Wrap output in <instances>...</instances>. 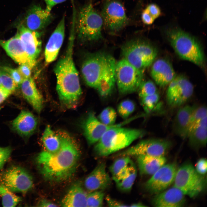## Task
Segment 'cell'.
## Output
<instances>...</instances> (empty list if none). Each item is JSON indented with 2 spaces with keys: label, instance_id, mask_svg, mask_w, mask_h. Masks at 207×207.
<instances>
[{
  "label": "cell",
  "instance_id": "obj_1",
  "mask_svg": "<svg viewBox=\"0 0 207 207\" xmlns=\"http://www.w3.org/2000/svg\"><path fill=\"white\" fill-rule=\"evenodd\" d=\"M61 142L60 149L54 153L43 151L38 155L36 161L39 171L49 181L60 182L68 179L76 168L80 151L76 141L68 133L57 134Z\"/></svg>",
  "mask_w": 207,
  "mask_h": 207
},
{
  "label": "cell",
  "instance_id": "obj_2",
  "mask_svg": "<svg viewBox=\"0 0 207 207\" xmlns=\"http://www.w3.org/2000/svg\"><path fill=\"white\" fill-rule=\"evenodd\" d=\"M71 28L65 53L54 68L59 99L61 103L68 108L76 106L82 94L78 74L73 58L75 28L74 26Z\"/></svg>",
  "mask_w": 207,
  "mask_h": 207
},
{
  "label": "cell",
  "instance_id": "obj_3",
  "mask_svg": "<svg viewBox=\"0 0 207 207\" xmlns=\"http://www.w3.org/2000/svg\"><path fill=\"white\" fill-rule=\"evenodd\" d=\"M146 134L139 129H131L118 126L107 131L96 143L94 152L98 156H108L131 144Z\"/></svg>",
  "mask_w": 207,
  "mask_h": 207
},
{
  "label": "cell",
  "instance_id": "obj_4",
  "mask_svg": "<svg viewBox=\"0 0 207 207\" xmlns=\"http://www.w3.org/2000/svg\"><path fill=\"white\" fill-rule=\"evenodd\" d=\"M165 33L171 46L180 57L199 66L204 65L203 50L195 37L177 27L168 28Z\"/></svg>",
  "mask_w": 207,
  "mask_h": 207
},
{
  "label": "cell",
  "instance_id": "obj_5",
  "mask_svg": "<svg viewBox=\"0 0 207 207\" xmlns=\"http://www.w3.org/2000/svg\"><path fill=\"white\" fill-rule=\"evenodd\" d=\"M103 22L100 15L89 3L76 15L75 29L79 38L83 41L98 40L102 38Z\"/></svg>",
  "mask_w": 207,
  "mask_h": 207
},
{
  "label": "cell",
  "instance_id": "obj_6",
  "mask_svg": "<svg viewBox=\"0 0 207 207\" xmlns=\"http://www.w3.org/2000/svg\"><path fill=\"white\" fill-rule=\"evenodd\" d=\"M121 51L123 59L143 71L153 63L158 53L154 47L140 39L126 42L122 46Z\"/></svg>",
  "mask_w": 207,
  "mask_h": 207
},
{
  "label": "cell",
  "instance_id": "obj_7",
  "mask_svg": "<svg viewBox=\"0 0 207 207\" xmlns=\"http://www.w3.org/2000/svg\"><path fill=\"white\" fill-rule=\"evenodd\" d=\"M202 175L197 172L190 162H186L177 169L174 186L185 195L195 198L202 191L205 186V179Z\"/></svg>",
  "mask_w": 207,
  "mask_h": 207
},
{
  "label": "cell",
  "instance_id": "obj_8",
  "mask_svg": "<svg viewBox=\"0 0 207 207\" xmlns=\"http://www.w3.org/2000/svg\"><path fill=\"white\" fill-rule=\"evenodd\" d=\"M143 72L124 59L116 63V81L120 93L127 94L137 91L143 81Z\"/></svg>",
  "mask_w": 207,
  "mask_h": 207
},
{
  "label": "cell",
  "instance_id": "obj_9",
  "mask_svg": "<svg viewBox=\"0 0 207 207\" xmlns=\"http://www.w3.org/2000/svg\"><path fill=\"white\" fill-rule=\"evenodd\" d=\"M109 55L103 52H96L89 55L84 61L81 72L88 86L97 89Z\"/></svg>",
  "mask_w": 207,
  "mask_h": 207
},
{
  "label": "cell",
  "instance_id": "obj_10",
  "mask_svg": "<svg viewBox=\"0 0 207 207\" xmlns=\"http://www.w3.org/2000/svg\"><path fill=\"white\" fill-rule=\"evenodd\" d=\"M0 182L11 191L25 193L33 187L30 174L20 167L13 166L0 173Z\"/></svg>",
  "mask_w": 207,
  "mask_h": 207
},
{
  "label": "cell",
  "instance_id": "obj_11",
  "mask_svg": "<svg viewBox=\"0 0 207 207\" xmlns=\"http://www.w3.org/2000/svg\"><path fill=\"white\" fill-rule=\"evenodd\" d=\"M101 16L103 24L112 32L119 31L128 24L129 19L122 4L117 0H108L102 8Z\"/></svg>",
  "mask_w": 207,
  "mask_h": 207
},
{
  "label": "cell",
  "instance_id": "obj_12",
  "mask_svg": "<svg viewBox=\"0 0 207 207\" xmlns=\"http://www.w3.org/2000/svg\"><path fill=\"white\" fill-rule=\"evenodd\" d=\"M172 143L166 139L152 138L142 140L122 152L123 156L144 155L154 156H164L172 146Z\"/></svg>",
  "mask_w": 207,
  "mask_h": 207
},
{
  "label": "cell",
  "instance_id": "obj_13",
  "mask_svg": "<svg viewBox=\"0 0 207 207\" xmlns=\"http://www.w3.org/2000/svg\"><path fill=\"white\" fill-rule=\"evenodd\" d=\"M177 170L175 163L165 164L146 182L145 189L152 193L163 191L174 182Z\"/></svg>",
  "mask_w": 207,
  "mask_h": 207
},
{
  "label": "cell",
  "instance_id": "obj_14",
  "mask_svg": "<svg viewBox=\"0 0 207 207\" xmlns=\"http://www.w3.org/2000/svg\"><path fill=\"white\" fill-rule=\"evenodd\" d=\"M18 33L30 62L32 68L36 66L41 52L42 43L39 32L32 30L20 23L17 25Z\"/></svg>",
  "mask_w": 207,
  "mask_h": 207
},
{
  "label": "cell",
  "instance_id": "obj_15",
  "mask_svg": "<svg viewBox=\"0 0 207 207\" xmlns=\"http://www.w3.org/2000/svg\"><path fill=\"white\" fill-rule=\"evenodd\" d=\"M133 120L131 118L119 124L108 125L101 122L94 113L90 112L83 124V134L88 144L92 145L96 143L109 129L115 127L123 126Z\"/></svg>",
  "mask_w": 207,
  "mask_h": 207
},
{
  "label": "cell",
  "instance_id": "obj_16",
  "mask_svg": "<svg viewBox=\"0 0 207 207\" xmlns=\"http://www.w3.org/2000/svg\"><path fill=\"white\" fill-rule=\"evenodd\" d=\"M52 18L51 12L39 5H34L28 10L20 23L30 30L39 32L46 28Z\"/></svg>",
  "mask_w": 207,
  "mask_h": 207
},
{
  "label": "cell",
  "instance_id": "obj_17",
  "mask_svg": "<svg viewBox=\"0 0 207 207\" xmlns=\"http://www.w3.org/2000/svg\"><path fill=\"white\" fill-rule=\"evenodd\" d=\"M65 33V16L62 17L53 31L46 44L44 56L47 64L54 61L56 58L63 44Z\"/></svg>",
  "mask_w": 207,
  "mask_h": 207
},
{
  "label": "cell",
  "instance_id": "obj_18",
  "mask_svg": "<svg viewBox=\"0 0 207 207\" xmlns=\"http://www.w3.org/2000/svg\"><path fill=\"white\" fill-rule=\"evenodd\" d=\"M151 74L156 83L161 87L168 85L176 76L175 70L170 62L159 59L153 63Z\"/></svg>",
  "mask_w": 207,
  "mask_h": 207
},
{
  "label": "cell",
  "instance_id": "obj_19",
  "mask_svg": "<svg viewBox=\"0 0 207 207\" xmlns=\"http://www.w3.org/2000/svg\"><path fill=\"white\" fill-rule=\"evenodd\" d=\"M110 177L106 171L105 163L99 164L86 178L84 186L88 191L103 190L111 184Z\"/></svg>",
  "mask_w": 207,
  "mask_h": 207
},
{
  "label": "cell",
  "instance_id": "obj_20",
  "mask_svg": "<svg viewBox=\"0 0 207 207\" xmlns=\"http://www.w3.org/2000/svg\"><path fill=\"white\" fill-rule=\"evenodd\" d=\"M185 195L180 189L173 186L157 193L152 199V204L156 207H181L185 202Z\"/></svg>",
  "mask_w": 207,
  "mask_h": 207
},
{
  "label": "cell",
  "instance_id": "obj_21",
  "mask_svg": "<svg viewBox=\"0 0 207 207\" xmlns=\"http://www.w3.org/2000/svg\"><path fill=\"white\" fill-rule=\"evenodd\" d=\"M0 45L7 55L20 64H26L32 68L28 56L17 33L14 37L7 40L0 39Z\"/></svg>",
  "mask_w": 207,
  "mask_h": 207
},
{
  "label": "cell",
  "instance_id": "obj_22",
  "mask_svg": "<svg viewBox=\"0 0 207 207\" xmlns=\"http://www.w3.org/2000/svg\"><path fill=\"white\" fill-rule=\"evenodd\" d=\"M115 60L109 55L106 64L99 80L97 88L99 95L106 97L112 92L116 83L115 68Z\"/></svg>",
  "mask_w": 207,
  "mask_h": 207
},
{
  "label": "cell",
  "instance_id": "obj_23",
  "mask_svg": "<svg viewBox=\"0 0 207 207\" xmlns=\"http://www.w3.org/2000/svg\"><path fill=\"white\" fill-rule=\"evenodd\" d=\"M37 121L36 118L30 112L22 110L12 121V129L21 136L27 137L36 129Z\"/></svg>",
  "mask_w": 207,
  "mask_h": 207
},
{
  "label": "cell",
  "instance_id": "obj_24",
  "mask_svg": "<svg viewBox=\"0 0 207 207\" xmlns=\"http://www.w3.org/2000/svg\"><path fill=\"white\" fill-rule=\"evenodd\" d=\"M19 86L25 99L35 110L40 113L43 107V98L33 79L31 77L24 79Z\"/></svg>",
  "mask_w": 207,
  "mask_h": 207
},
{
  "label": "cell",
  "instance_id": "obj_25",
  "mask_svg": "<svg viewBox=\"0 0 207 207\" xmlns=\"http://www.w3.org/2000/svg\"><path fill=\"white\" fill-rule=\"evenodd\" d=\"M87 193L80 182L73 184L60 202L61 206L65 207H87Z\"/></svg>",
  "mask_w": 207,
  "mask_h": 207
},
{
  "label": "cell",
  "instance_id": "obj_26",
  "mask_svg": "<svg viewBox=\"0 0 207 207\" xmlns=\"http://www.w3.org/2000/svg\"><path fill=\"white\" fill-rule=\"evenodd\" d=\"M196 106L186 105L178 110L173 124V131L176 135L182 138H186L190 117Z\"/></svg>",
  "mask_w": 207,
  "mask_h": 207
},
{
  "label": "cell",
  "instance_id": "obj_27",
  "mask_svg": "<svg viewBox=\"0 0 207 207\" xmlns=\"http://www.w3.org/2000/svg\"><path fill=\"white\" fill-rule=\"evenodd\" d=\"M137 156L139 171L141 175H153L166 162L164 156L142 155Z\"/></svg>",
  "mask_w": 207,
  "mask_h": 207
},
{
  "label": "cell",
  "instance_id": "obj_28",
  "mask_svg": "<svg viewBox=\"0 0 207 207\" xmlns=\"http://www.w3.org/2000/svg\"><path fill=\"white\" fill-rule=\"evenodd\" d=\"M189 145L193 149L198 150L205 147L207 139V116L201 123L191 131L187 135Z\"/></svg>",
  "mask_w": 207,
  "mask_h": 207
},
{
  "label": "cell",
  "instance_id": "obj_29",
  "mask_svg": "<svg viewBox=\"0 0 207 207\" xmlns=\"http://www.w3.org/2000/svg\"><path fill=\"white\" fill-rule=\"evenodd\" d=\"M193 90L191 83L185 77L181 75L179 85L170 106L175 108L183 105L191 96Z\"/></svg>",
  "mask_w": 207,
  "mask_h": 207
},
{
  "label": "cell",
  "instance_id": "obj_30",
  "mask_svg": "<svg viewBox=\"0 0 207 207\" xmlns=\"http://www.w3.org/2000/svg\"><path fill=\"white\" fill-rule=\"evenodd\" d=\"M41 140L47 151L52 153H56L60 148L61 142L57 134L56 133L49 125L45 128Z\"/></svg>",
  "mask_w": 207,
  "mask_h": 207
},
{
  "label": "cell",
  "instance_id": "obj_31",
  "mask_svg": "<svg viewBox=\"0 0 207 207\" xmlns=\"http://www.w3.org/2000/svg\"><path fill=\"white\" fill-rule=\"evenodd\" d=\"M0 196L4 207L16 206L21 200V198L16 195L2 184L0 183Z\"/></svg>",
  "mask_w": 207,
  "mask_h": 207
},
{
  "label": "cell",
  "instance_id": "obj_32",
  "mask_svg": "<svg viewBox=\"0 0 207 207\" xmlns=\"http://www.w3.org/2000/svg\"><path fill=\"white\" fill-rule=\"evenodd\" d=\"M137 175L135 165L126 177L115 182L118 188L120 191L128 192L131 190Z\"/></svg>",
  "mask_w": 207,
  "mask_h": 207
},
{
  "label": "cell",
  "instance_id": "obj_33",
  "mask_svg": "<svg viewBox=\"0 0 207 207\" xmlns=\"http://www.w3.org/2000/svg\"><path fill=\"white\" fill-rule=\"evenodd\" d=\"M141 106L145 112L149 113L152 112L158 103L160 99L157 92L154 94L139 98Z\"/></svg>",
  "mask_w": 207,
  "mask_h": 207
},
{
  "label": "cell",
  "instance_id": "obj_34",
  "mask_svg": "<svg viewBox=\"0 0 207 207\" xmlns=\"http://www.w3.org/2000/svg\"><path fill=\"white\" fill-rule=\"evenodd\" d=\"M117 117L116 112L112 107H108L99 114L98 119L102 123L108 125L114 124Z\"/></svg>",
  "mask_w": 207,
  "mask_h": 207
},
{
  "label": "cell",
  "instance_id": "obj_35",
  "mask_svg": "<svg viewBox=\"0 0 207 207\" xmlns=\"http://www.w3.org/2000/svg\"><path fill=\"white\" fill-rule=\"evenodd\" d=\"M135 105L131 100L127 99L121 102L117 107V111L120 116L123 119H126L133 112Z\"/></svg>",
  "mask_w": 207,
  "mask_h": 207
},
{
  "label": "cell",
  "instance_id": "obj_36",
  "mask_svg": "<svg viewBox=\"0 0 207 207\" xmlns=\"http://www.w3.org/2000/svg\"><path fill=\"white\" fill-rule=\"evenodd\" d=\"M102 190L95 191L87 193V207H101L103 206L104 193Z\"/></svg>",
  "mask_w": 207,
  "mask_h": 207
},
{
  "label": "cell",
  "instance_id": "obj_37",
  "mask_svg": "<svg viewBox=\"0 0 207 207\" xmlns=\"http://www.w3.org/2000/svg\"><path fill=\"white\" fill-rule=\"evenodd\" d=\"M207 116V110L205 106H196L191 115L187 135L189 130L196 123Z\"/></svg>",
  "mask_w": 207,
  "mask_h": 207
},
{
  "label": "cell",
  "instance_id": "obj_38",
  "mask_svg": "<svg viewBox=\"0 0 207 207\" xmlns=\"http://www.w3.org/2000/svg\"><path fill=\"white\" fill-rule=\"evenodd\" d=\"M157 91L155 84L150 80L142 81L137 90L139 98L154 94L157 92Z\"/></svg>",
  "mask_w": 207,
  "mask_h": 207
},
{
  "label": "cell",
  "instance_id": "obj_39",
  "mask_svg": "<svg viewBox=\"0 0 207 207\" xmlns=\"http://www.w3.org/2000/svg\"><path fill=\"white\" fill-rule=\"evenodd\" d=\"M124 157L117 159L110 168L112 178L116 177L124 168L132 161L129 156Z\"/></svg>",
  "mask_w": 207,
  "mask_h": 207
},
{
  "label": "cell",
  "instance_id": "obj_40",
  "mask_svg": "<svg viewBox=\"0 0 207 207\" xmlns=\"http://www.w3.org/2000/svg\"><path fill=\"white\" fill-rule=\"evenodd\" d=\"M2 87L12 93L18 86L10 75L1 69L0 70Z\"/></svg>",
  "mask_w": 207,
  "mask_h": 207
},
{
  "label": "cell",
  "instance_id": "obj_41",
  "mask_svg": "<svg viewBox=\"0 0 207 207\" xmlns=\"http://www.w3.org/2000/svg\"><path fill=\"white\" fill-rule=\"evenodd\" d=\"M1 69L10 75L18 86L20 85L24 79L17 69H13L7 66L2 67Z\"/></svg>",
  "mask_w": 207,
  "mask_h": 207
},
{
  "label": "cell",
  "instance_id": "obj_42",
  "mask_svg": "<svg viewBox=\"0 0 207 207\" xmlns=\"http://www.w3.org/2000/svg\"><path fill=\"white\" fill-rule=\"evenodd\" d=\"M11 153V149L10 147H0V170L3 168L9 158Z\"/></svg>",
  "mask_w": 207,
  "mask_h": 207
},
{
  "label": "cell",
  "instance_id": "obj_43",
  "mask_svg": "<svg viewBox=\"0 0 207 207\" xmlns=\"http://www.w3.org/2000/svg\"><path fill=\"white\" fill-rule=\"evenodd\" d=\"M207 162L206 159L202 158L197 162L195 169L197 172L201 175H205L207 172Z\"/></svg>",
  "mask_w": 207,
  "mask_h": 207
},
{
  "label": "cell",
  "instance_id": "obj_44",
  "mask_svg": "<svg viewBox=\"0 0 207 207\" xmlns=\"http://www.w3.org/2000/svg\"><path fill=\"white\" fill-rule=\"evenodd\" d=\"M155 20L160 15L161 12L159 7L154 3L150 4L145 8Z\"/></svg>",
  "mask_w": 207,
  "mask_h": 207
},
{
  "label": "cell",
  "instance_id": "obj_45",
  "mask_svg": "<svg viewBox=\"0 0 207 207\" xmlns=\"http://www.w3.org/2000/svg\"><path fill=\"white\" fill-rule=\"evenodd\" d=\"M17 69L24 79L31 77L32 69L27 64H20Z\"/></svg>",
  "mask_w": 207,
  "mask_h": 207
},
{
  "label": "cell",
  "instance_id": "obj_46",
  "mask_svg": "<svg viewBox=\"0 0 207 207\" xmlns=\"http://www.w3.org/2000/svg\"><path fill=\"white\" fill-rule=\"evenodd\" d=\"M141 18L143 23L147 25L152 24L155 20L145 8L142 13Z\"/></svg>",
  "mask_w": 207,
  "mask_h": 207
},
{
  "label": "cell",
  "instance_id": "obj_47",
  "mask_svg": "<svg viewBox=\"0 0 207 207\" xmlns=\"http://www.w3.org/2000/svg\"><path fill=\"white\" fill-rule=\"evenodd\" d=\"M106 200L108 206L111 207H127L129 206L124 204L109 196L106 197Z\"/></svg>",
  "mask_w": 207,
  "mask_h": 207
},
{
  "label": "cell",
  "instance_id": "obj_48",
  "mask_svg": "<svg viewBox=\"0 0 207 207\" xmlns=\"http://www.w3.org/2000/svg\"><path fill=\"white\" fill-rule=\"evenodd\" d=\"M66 0H44L46 5V9L51 12L52 8L57 4L62 3Z\"/></svg>",
  "mask_w": 207,
  "mask_h": 207
},
{
  "label": "cell",
  "instance_id": "obj_49",
  "mask_svg": "<svg viewBox=\"0 0 207 207\" xmlns=\"http://www.w3.org/2000/svg\"><path fill=\"white\" fill-rule=\"evenodd\" d=\"M11 94L2 87H0V104Z\"/></svg>",
  "mask_w": 207,
  "mask_h": 207
},
{
  "label": "cell",
  "instance_id": "obj_50",
  "mask_svg": "<svg viewBox=\"0 0 207 207\" xmlns=\"http://www.w3.org/2000/svg\"><path fill=\"white\" fill-rule=\"evenodd\" d=\"M38 205L39 206L43 207H57V206L55 204L45 199H43L41 200Z\"/></svg>",
  "mask_w": 207,
  "mask_h": 207
},
{
  "label": "cell",
  "instance_id": "obj_51",
  "mask_svg": "<svg viewBox=\"0 0 207 207\" xmlns=\"http://www.w3.org/2000/svg\"><path fill=\"white\" fill-rule=\"evenodd\" d=\"M130 206L131 207H145L146 206L144 204L141 203H138L133 204L131 205Z\"/></svg>",
  "mask_w": 207,
  "mask_h": 207
},
{
  "label": "cell",
  "instance_id": "obj_52",
  "mask_svg": "<svg viewBox=\"0 0 207 207\" xmlns=\"http://www.w3.org/2000/svg\"><path fill=\"white\" fill-rule=\"evenodd\" d=\"M2 87V85H1V77L0 76V87Z\"/></svg>",
  "mask_w": 207,
  "mask_h": 207
}]
</instances>
